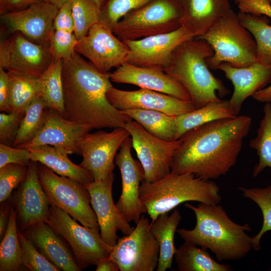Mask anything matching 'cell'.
Listing matches in <instances>:
<instances>
[{"mask_svg":"<svg viewBox=\"0 0 271 271\" xmlns=\"http://www.w3.org/2000/svg\"><path fill=\"white\" fill-rule=\"evenodd\" d=\"M38 78L40 84L41 96L47 106L57 111L63 116L64 105L62 81V60L53 61L51 65Z\"/></svg>","mask_w":271,"mask_h":271,"instance_id":"32","label":"cell"},{"mask_svg":"<svg viewBox=\"0 0 271 271\" xmlns=\"http://www.w3.org/2000/svg\"><path fill=\"white\" fill-rule=\"evenodd\" d=\"M96 266V271L119 270V268L116 262L109 256L99 261Z\"/></svg>","mask_w":271,"mask_h":271,"instance_id":"50","label":"cell"},{"mask_svg":"<svg viewBox=\"0 0 271 271\" xmlns=\"http://www.w3.org/2000/svg\"><path fill=\"white\" fill-rule=\"evenodd\" d=\"M185 206L192 210L196 220L192 229L177 230L185 241L209 249L219 261L240 259L252 248V237L246 232L251 231L250 226L233 221L221 205L200 203Z\"/></svg>","mask_w":271,"mask_h":271,"instance_id":"3","label":"cell"},{"mask_svg":"<svg viewBox=\"0 0 271 271\" xmlns=\"http://www.w3.org/2000/svg\"><path fill=\"white\" fill-rule=\"evenodd\" d=\"M197 38L206 41L214 51L206 60L210 69H218L222 63L244 67L257 62L255 41L232 9Z\"/></svg>","mask_w":271,"mask_h":271,"instance_id":"6","label":"cell"},{"mask_svg":"<svg viewBox=\"0 0 271 271\" xmlns=\"http://www.w3.org/2000/svg\"><path fill=\"white\" fill-rule=\"evenodd\" d=\"M182 26L195 38L204 35L231 9L229 0H180Z\"/></svg>","mask_w":271,"mask_h":271,"instance_id":"25","label":"cell"},{"mask_svg":"<svg viewBox=\"0 0 271 271\" xmlns=\"http://www.w3.org/2000/svg\"><path fill=\"white\" fill-rule=\"evenodd\" d=\"M38 174L51 205L63 209L85 226L99 228L95 213L90 206V193L84 184L68 177L59 176L40 163Z\"/></svg>","mask_w":271,"mask_h":271,"instance_id":"9","label":"cell"},{"mask_svg":"<svg viewBox=\"0 0 271 271\" xmlns=\"http://www.w3.org/2000/svg\"><path fill=\"white\" fill-rule=\"evenodd\" d=\"M71 1L74 33L79 40L88 34L93 25L99 22V10L92 0Z\"/></svg>","mask_w":271,"mask_h":271,"instance_id":"38","label":"cell"},{"mask_svg":"<svg viewBox=\"0 0 271 271\" xmlns=\"http://www.w3.org/2000/svg\"><path fill=\"white\" fill-rule=\"evenodd\" d=\"M252 119L247 115L222 118L192 129L180 138L171 172L205 180L226 175L235 165Z\"/></svg>","mask_w":271,"mask_h":271,"instance_id":"1","label":"cell"},{"mask_svg":"<svg viewBox=\"0 0 271 271\" xmlns=\"http://www.w3.org/2000/svg\"><path fill=\"white\" fill-rule=\"evenodd\" d=\"M0 111L6 113L12 112L10 102L9 75L0 67Z\"/></svg>","mask_w":271,"mask_h":271,"instance_id":"47","label":"cell"},{"mask_svg":"<svg viewBox=\"0 0 271 271\" xmlns=\"http://www.w3.org/2000/svg\"><path fill=\"white\" fill-rule=\"evenodd\" d=\"M93 2L96 4L99 10L103 3L104 0H92Z\"/></svg>","mask_w":271,"mask_h":271,"instance_id":"53","label":"cell"},{"mask_svg":"<svg viewBox=\"0 0 271 271\" xmlns=\"http://www.w3.org/2000/svg\"><path fill=\"white\" fill-rule=\"evenodd\" d=\"M48 108L41 95L34 99L26 111L13 147H18L36 137L45 123Z\"/></svg>","mask_w":271,"mask_h":271,"instance_id":"35","label":"cell"},{"mask_svg":"<svg viewBox=\"0 0 271 271\" xmlns=\"http://www.w3.org/2000/svg\"><path fill=\"white\" fill-rule=\"evenodd\" d=\"M45 0H0L1 15L21 10Z\"/></svg>","mask_w":271,"mask_h":271,"instance_id":"48","label":"cell"},{"mask_svg":"<svg viewBox=\"0 0 271 271\" xmlns=\"http://www.w3.org/2000/svg\"><path fill=\"white\" fill-rule=\"evenodd\" d=\"M263 112L256 136L249 143V147L255 150L258 157V162L253 171L254 177L266 168H271V102L264 103Z\"/></svg>","mask_w":271,"mask_h":271,"instance_id":"34","label":"cell"},{"mask_svg":"<svg viewBox=\"0 0 271 271\" xmlns=\"http://www.w3.org/2000/svg\"><path fill=\"white\" fill-rule=\"evenodd\" d=\"M38 165L31 161L25 180L12 197L22 231L37 223L46 222L49 214L51 205L39 179Z\"/></svg>","mask_w":271,"mask_h":271,"instance_id":"19","label":"cell"},{"mask_svg":"<svg viewBox=\"0 0 271 271\" xmlns=\"http://www.w3.org/2000/svg\"><path fill=\"white\" fill-rule=\"evenodd\" d=\"M123 127L130 134L132 147L143 166L144 181L156 182L171 172L173 159L181 143L180 139L167 141L158 138L132 119Z\"/></svg>","mask_w":271,"mask_h":271,"instance_id":"11","label":"cell"},{"mask_svg":"<svg viewBox=\"0 0 271 271\" xmlns=\"http://www.w3.org/2000/svg\"><path fill=\"white\" fill-rule=\"evenodd\" d=\"M149 0H104L99 9V22L113 30L118 22L131 10Z\"/></svg>","mask_w":271,"mask_h":271,"instance_id":"39","label":"cell"},{"mask_svg":"<svg viewBox=\"0 0 271 271\" xmlns=\"http://www.w3.org/2000/svg\"><path fill=\"white\" fill-rule=\"evenodd\" d=\"M174 259L179 271L232 270L229 264L213 259L206 248L186 241L177 248Z\"/></svg>","mask_w":271,"mask_h":271,"instance_id":"29","label":"cell"},{"mask_svg":"<svg viewBox=\"0 0 271 271\" xmlns=\"http://www.w3.org/2000/svg\"><path fill=\"white\" fill-rule=\"evenodd\" d=\"M53 62L49 47L35 43L18 32L0 43V67L9 73L38 78Z\"/></svg>","mask_w":271,"mask_h":271,"instance_id":"12","label":"cell"},{"mask_svg":"<svg viewBox=\"0 0 271 271\" xmlns=\"http://www.w3.org/2000/svg\"><path fill=\"white\" fill-rule=\"evenodd\" d=\"M109 73L99 72L76 52L62 60L64 113L67 119L93 129L123 127L130 119L107 98Z\"/></svg>","mask_w":271,"mask_h":271,"instance_id":"2","label":"cell"},{"mask_svg":"<svg viewBox=\"0 0 271 271\" xmlns=\"http://www.w3.org/2000/svg\"><path fill=\"white\" fill-rule=\"evenodd\" d=\"M29 150L31 160L44 164L61 176L70 178L83 184L94 181L88 171L71 161L68 153L63 148L44 145Z\"/></svg>","mask_w":271,"mask_h":271,"instance_id":"26","label":"cell"},{"mask_svg":"<svg viewBox=\"0 0 271 271\" xmlns=\"http://www.w3.org/2000/svg\"><path fill=\"white\" fill-rule=\"evenodd\" d=\"M238 189L243 197L257 204L262 212V226L258 233L252 237V248L258 250L261 248L260 240L263 235L271 230V184L264 188L240 187Z\"/></svg>","mask_w":271,"mask_h":271,"instance_id":"37","label":"cell"},{"mask_svg":"<svg viewBox=\"0 0 271 271\" xmlns=\"http://www.w3.org/2000/svg\"><path fill=\"white\" fill-rule=\"evenodd\" d=\"M159 252L149 219L142 215L130 233L118 238L109 257L120 271H153L158 266Z\"/></svg>","mask_w":271,"mask_h":271,"instance_id":"10","label":"cell"},{"mask_svg":"<svg viewBox=\"0 0 271 271\" xmlns=\"http://www.w3.org/2000/svg\"><path fill=\"white\" fill-rule=\"evenodd\" d=\"M236 4L240 13L258 17L264 15L271 18L269 0H240Z\"/></svg>","mask_w":271,"mask_h":271,"instance_id":"45","label":"cell"},{"mask_svg":"<svg viewBox=\"0 0 271 271\" xmlns=\"http://www.w3.org/2000/svg\"><path fill=\"white\" fill-rule=\"evenodd\" d=\"M239 1H240V0H235V2L236 3H237L238 2H239ZM269 1H270V2H271V0H269Z\"/></svg>","mask_w":271,"mask_h":271,"instance_id":"54","label":"cell"},{"mask_svg":"<svg viewBox=\"0 0 271 271\" xmlns=\"http://www.w3.org/2000/svg\"><path fill=\"white\" fill-rule=\"evenodd\" d=\"M121 111L153 136L167 141L176 140V116L153 110L129 109Z\"/></svg>","mask_w":271,"mask_h":271,"instance_id":"30","label":"cell"},{"mask_svg":"<svg viewBox=\"0 0 271 271\" xmlns=\"http://www.w3.org/2000/svg\"><path fill=\"white\" fill-rule=\"evenodd\" d=\"M240 23L251 34L257 46V61L271 64V25L266 16L239 12Z\"/></svg>","mask_w":271,"mask_h":271,"instance_id":"33","label":"cell"},{"mask_svg":"<svg viewBox=\"0 0 271 271\" xmlns=\"http://www.w3.org/2000/svg\"><path fill=\"white\" fill-rule=\"evenodd\" d=\"M8 73L12 112L25 114L31 102L41 95L39 78Z\"/></svg>","mask_w":271,"mask_h":271,"instance_id":"36","label":"cell"},{"mask_svg":"<svg viewBox=\"0 0 271 271\" xmlns=\"http://www.w3.org/2000/svg\"><path fill=\"white\" fill-rule=\"evenodd\" d=\"M92 129L88 125L67 119L57 111L49 108L41 130L31 141L17 148L29 149L49 145L63 148L68 154L80 155V140Z\"/></svg>","mask_w":271,"mask_h":271,"instance_id":"21","label":"cell"},{"mask_svg":"<svg viewBox=\"0 0 271 271\" xmlns=\"http://www.w3.org/2000/svg\"><path fill=\"white\" fill-rule=\"evenodd\" d=\"M60 9L62 6L69 0H46Z\"/></svg>","mask_w":271,"mask_h":271,"instance_id":"52","label":"cell"},{"mask_svg":"<svg viewBox=\"0 0 271 271\" xmlns=\"http://www.w3.org/2000/svg\"><path fill=\"white\" fill-rule=\"evenodd\" d=\"M182 218L179 210L175 209L170 215L168 213L162 214L150 223L151 232L159 245L157 271L172 269L177 249L174 243V236Z\"/></svg>","mask_w":271,"mask_h":271,"instance_id":"27","label":"cell"},{"mask_svg":"<svg viewBox=\"0 0 271 271\" xmlns=\"http://www.w3.org/2000/svg\"><path fill=\"white\" fill-rule=\"evenodd\" d=\"M18 229L16 212L13 206L8 226L0 244L1 271H18L23 266Z\"/></svg>","mask_w":271,"mask_h":271,"instance_id":"31","label":"cell"},{"mask_svg":"<svg viewBox=\"0 0 271 271\" xmlns=\"http://www.w3.org/2000/svg\"><path fill=\"white\" fill-rule=\"evenodd\" d=\"M131 138H127L115 156L114 161L121 178V195L115 205L128 222L136 224L143 214L147 213L140 197V187L144 179V171L140 161L133 159L131 153Z\"/></svg>","mask_w":271,"mask_h":271,"instance_id":"16","label":"cell"},{"mask_svg":"<svg viewBox=\"0 0 271 271\" xmlns=\"http://www.w3.org/2000/svg\"><path fill=\"white\" fill-rule=\"evenodd\" d=\"M113 173L105 179L84 184L91 197V204L95 213L102 240L113 247L118 239L117 231L124 235L134 229L122 216L114 204L112 197Z\"/></svg>","mask_w":271,"mask_h":271,"instance_id":"18","label":"cell"},{"mask_svg":"<svg viewBox=\"0 0 271 271\" xmlns=\"http://www.w3.org/2000/svg\"><path fill=\"white\" fill-rule=\"evenodd\" d=\"M13 206L11 196L1 203L0 207V238H3L7 229L12 208Z\"/></svg>","mask_w":271,"mask_h":271,"instance_id":"49","label":"cell"},{"mask_svg":"<svg viewBox=\"0 0 271 271\" xmlns=\"http://www.w3.org/2000/svg\"><path fill=\"white\" fill-rule=\"evenodd\" d=\"M234 87L228 103L236 115L241 110L244 101L258 91L271 83V64L256 62L246 67H234L222 63L218 67Z\"/></svg>","mask_w":271,"mask_h":271,"instance_id":"23","label":"cell"},{"mask_svg":"<svg viewBox=\"0 0 271 271\" xmlns=\"http://www.w3.org/2000/svg\"><path fill=\"white\" fill-rule=\"evenodd\" d=\"M22 232L40 252L61 270H81L65 240L47 222L37 223Z\"/></svg>","mask_w":271,"mask_h":271,"instance_id":"24","label":"cell"},{"mask_svg":"<svg viewBox=\"0 0 271 271\" xmlns=\"http://www.w3.org/2000/svg\"><path fill=\"white\" fill-rule=\"evenodd\" d=\"M228 100L210 102L203 106L176 117V140L189 130L215 120L237 116Z\"/></svg>","mask_w":271,"mask_h":271,"instance_id":"28","label":"cell"},{"mask_svg":"<svg viewBox=\"0 0 271 271\" xmlns=\"http://www.w3.org/2000/svg\"><path fill=\"white\" fill-rule=\"evenodd\" d=\"M74 27L72 1L69 0L59 9L54 19V29L74 33Z\"/></svg>","mask_w":271,"mask_h":271,"instance_id":"46","label":"cell"},{"mask_svg":"<svg viewBox=\"0 0 271 271\" xmlns=\"http://www.w3.org/2000/svg\"><path fill=\"white\" fill-rule=\"evenodd\" d=\"M18 234L22 247L23 266L31 271H60L59 268L47 259L18 228Z\"/></svg>","mask_w":271,"mask_h":271,"instance_id":"40","label":"cell"},{"mask_svg":"<svg viewBox=\"0 0 271 271\" xmlns=\"http://www.w3.org/2000/svg\"><path fill=\"white\" fill-rule=\"evenodd\" d=\"M76 221L63 209L50 205L46 222L65 240L82 270L109 257L112 247L102 240L99 228L81 225Z\"/></svg>","mask_w":271,"mask_h":271,"instance_id":"8","label":"cell"},{"mask_svg":"<svg viewBox=\"0 0 271 271\" xmlns=\"http://www.w3.org/2000/svg\"><path fill=\"white\" fill-rule=\"evenodd\" d=\"M31 161L29 149L0 144V168L9 164L28 166Z\"/></svg>","mask_w":271,"mask_h":271,"instance_id":"44","label":"cell"},{"mask_svg":"<svg viewBox=\"0 0 271 271\" xmlns=\"http://www.w3.org/2000/svg\"><path fill=\"white\" fill-rule=\"evenodd\" d=\"M25 114L16 112L0 113V142L12 146Z\"/></svg>","mask_w":271,"mask_h":271,"instance_id":"43","label":"cell"},{"mask_svg":"<svg viewBox=\"0 0 271 271\" xmlns=\"http://www.w3.org/2000/svg\"><path fill=\"white\" fill-rule=\"evenodd\" d=\"M129 48L112 29L98 22L93 25L88 34L78 40L75 51L89 60L102 73H108L126 62Z\"/></svg>","mask_w":271,"mask_h":271,"instance_id":"14","label":"cell"},{"mask_svg":"<svg viewBox=\"0 0 271 271\" xmlns=\"http://www.w3.org/2000/svg\"><path fill=\"white\" fill-rule=\"evenodd\" d=\"M260 102H271V83L264 88L258 91L252 96Z\"/></svg>","mask_w":271,"mask_h":271,"instance_id":"51","label":"cell"},{"mask_svg":"<svg viewBox=\"0 0 271 271\" xmlns=\"http://www.w3.org/2000/svg\"><path fill=\"white\" fill-rule=\"evenodd\" d=\"M219 192V187L212 180H203L192 174L171 172L156 182L143 181L140 197L153 221L184 202L218 204L222 199Z\"/></svg>","mask_w":271,"mask_h":271,"instance_id":"5","label":"cell"},{"mask_svg":"<svg viewBox=\"0 0 271 271\" xmlns=\"http://www.w3.org/2000/svg\"><path fill=\"white\" fill-rule=\"evenodd\" d=\"M58 10V7L45 0L1 15V21L9 34L18 32L35 43L49 47Z\"/></svg>","mask_w":271,"mask_h":271,"instance_id":"17","label":"cell"},{"mask_svg":"<svg viewBox=\"0 0 271 271\" xmlns=\"http://www.w3.org/2000/svg\"><path fill=\"white\" fill-rule=\"evenodd\" d=\"M214 51L205 40L190 39L179 45L174 51L164 71L179 82L189 94L197 108L219 101L230 93L222 81L209 70L207 58Z\"/></svg>","mask_w":271,"mask_h":271,"instance_id":"4","label":"cell"},{"mask_svg":"<svg viewBox=\"0 0 271 271\" xmlns=\"http://www.w3.org/2000/svg\"><path fill=\"white\" fill-rule=\"evenodd\" d=\"M180 0H149L129 12L113 29L121 40H134L174 31L182 26Z\"/></svg>","mask_w":271,"mask_h":271,"instance_id":"7","label":"cell"},{"mask_svg":"<svg viewBox=\"0 0 271 271\" xmlns=\"http://www.w3.org/2000/svg\"><path fill=\"white\" fill-rule=\"evenodd\" d=\"M111 81L129 84L183 100H191L185 89L164 71L150 67L138 66L125 62L109 73Z\"/></svg>","mask_w":271,"mask_h":271,"instance_id":"22","label":"cell"},{"mask_svg":"<svg viewBox=\"0 0 271 271\" xmlns=\"http://www.w3.org/2000/svg\"><path fill=\"white\" fill-rule=\"evenodd\" d=\"M28 166L9 164L0 168L1 203L9 199L13 190L25 180Z\"/></svg>","mask_w":271,"mask_h":271,"instance_id":"41","label":"cell"},{"mask_svg":"<svg viewBox=\"0 0 271 271\" xmlns=\"http://www.w3.org/2000/svg\"><path fill=\"white\" fill-rule=\"evenodd\" d=\"M106 95L109 102L120 110H153L177 116L197 108L191 100L144 88L126 91L112 86Z\"/></svg>","mask_w":271,"mask_h":271,"instance_id":"20","label":"cell"},{"mask_svg":"<svg viewBox=\"0 0 271 271\" xmlns=\"http://www.w3.org/2000/svg\"><path fill=\"white\" fill-rule=\"evenodd\" d=\"M193 38L195 37L191 33L182 26L170 33L124 40L129 50L126 62L164 71L175 49L184 42Z\"/></svg>","mask_w":271,"mask_h":271,"instance_id":"15","label":"cell"},{"mask_svg":"<svg viewBox=\"0 0 271 271\" xmlns=\"http://www.w3.org/2000/svg\"><path fill=\"white\" fill-rule=\"evenodd\" d=\"M78 42L73 32L54 30L49 41V48L53 56V61H56L70 57L75 51Z\"/></svg>","mask_w":271,"mask_h":271,"instance_id":"42","label":"cell"},{"mask_svg":"<svg viewBox=\"0 0 271 271\" xmlns=\"http://www.w3.org/2000/svg\"><path fill=\"white\" fill-rule=\"evenodd\" d=\"M129 137L124 127H116L110 132H87L79 143L83 158L80 165L90 173L94 181L105 179L113 173L117 152Z\"/></svg>","mask_w":271,"mask_h":271,"instance_id":"13","label":"cell"}]
</instances>
